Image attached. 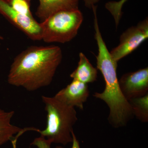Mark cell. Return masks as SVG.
Masks as SVG:
<instances>
[{
    "instance_id": "obj_1",
    "label": "cell",
    "mask_w": 148,
    "mask_h": 148,
    "mask_svg": "<svg viewBox=\"0 0 148 148\" xmlns=\"http://www.w3.org/2000/svg\"><path fill=\"white\" fill-rule=\"evenodd\" d=\"M61 48L31 46L16 56L8 76L10 84L34 91L49 85L62 61Z\"/></svg>"
},
{
    "instance_id": "obj_2",
    "label": "cell",
    "mask_w": 148,
    "mask_h": 148,
    "mask_svg": "<svg viewBox=\"0 0 148 148\" xmlns=\"http://www.w3.org/2000/svg\"><path fill=\"white\" fill-rule=\"evenodd\" d=\"M95 38L98 47L96 56L97 69L103 75L106 87L102 92H96L95 98L104 101L110 110L109 122L113 127H119L127 125L133 117L131 106L123 95L117 75V63L112 58L106 44L98 25L97 13H94Z\"/></svg>"
},
{
    "instance_id": "obj_3",
    "label": "cell",
    "mask_w": 148,
    "mask_h": 148,
    "mask_svg": "<svg viewBox=\"0 0 148 148\" xmlns=\"http://www.w3.org/2000/svg\"><path fill=\"white\" fill-rule=\"evenodd\" d=\"M47 114V126L38 132L51 144L66 145L73 142L72 132L77 121L75 108L67 106L54 97L42 95Z\"/></svg>"
},
{
    "instance_id": "obj_4",
    "label": "cell",
    "mask_w": 148,
    "mask_h": 148,
    "mask_svg": "<svg viewBox=\"0 0 148 148\" xmlns=\"http://www.w3.org/2000/svg\"><path fill=\"white\" fill-rule=\"evenodd\" d=\"M84 17L79 10H62L41 22L42 40L46 43H65L76 36Z\"/></svg>"
},
{
    "instance_id": "obj_5",
    "label": "cell",
    "mask_w": 148,
    "mask_h": 148,
    "mask_svg": "<svg viewBox=\"0 0 148 148\" xmlns=\"http://www.w3.org/2000/svg\"><path fill=\"white\" fill-rule=\"evenodd\" d=\"M148 38L147 17L137 25L130 27L121 35L119 43L113 49L110 55L118 63L122 58L133 52Z\"/></svg>"
},
{
    "instance_id": "obj_6",
    "label": "cell",
    "mask_w": 148,
    "mask_h": 148,
    "mask_svg": "<svg viewBox=\"0 0 148 148\" xmlns=\"http://www.w3.org/2000/svg\"><path fill=\"white\" fill-rule=\"evenodd\" d=\"M0 14L11 24L24 32L30 39L34 41L42 40L40 23L33 16L19 13L12 8L6 0H0Z\"/></svg>"
},
{
    "instance_id": "obj_7",
    "label": "cell",
    "mask_w": 148,
    "mask_h": 148,
    "mask_svg": "<svg viewBox=\"0 0 148 148\" xmlns=\"http://www.w3.org/2000/svg\"><path fill=\"white\" fill-rule=\"evenodd\" d=\"M123 95L127 101L148 94V68L123 75L119 80Z\"/></svg>"
},
{
    "instance_id": "obj_8",
    "label": "cell",
    "mask_w": 148,
    "mask_h": 148,
    "mask_svg": "<svg viewBox=\"0 0 148 148\" xmlns=\"http://www.w3.org/2000/svg\"><path fill=\"white\" fill-rule=\"evenodd\" d=\"M89 95L88 84L73 79L70 84L59 90L54 97L67 106L83 110L84 104Z\"/></svg>"
},
{
    "instance_id": "obj_9",
    "label": "cell",
    "mask_w": 148,
    "mask_h": 148,
    "mask_svg": "<svg viewBox=\"0 0 148 148\" xmlns=\"http://www.w3.org/2000/svg\"><path fill=\"white\" fill-rule=\"evenodd\" d=\"M79 0H39V5L36 12V16L41 22L49 16L62 10L79 9Z\"/></svg>"
},
{
    "instance_id": "obj_10",
    "label": "cell",
    "mask_w": 148,
    "mask_h": 148,
    "mask_svg": "<svg viewBox=\"0 0 148 148\" xmlns=\"http://www.w3.org/2000/svg\"><path fill=\"white\" fill-rule=\"evenodd\" d=\"M76 69L70 75L73 79L88 84L94 82L98 77V69L92 66L84 53L80 52Z\"/></svg>"
},
{
    "instance_id": "obj_11",
    "label": "cell",
    "mask_w": 148,
    "mask_h": 148,
    "mask_svg": "<svg viewBox=\"0 0 148 148\" xmlns=\"http://www.w3.org/2000/svg\"><path fill=\"white\" fill-rule=\"evenodd\" d=\"M14 114V111H5L0 109V147L11 141L14 138V135L27 129L13 125L11 120Z\"/></svg>"
},
{
    "instance_id": "obj_12",
    "label": "cell",
    "mask_w": 148,
    "mask_h": 148,
    "mask_svg": "<svg viewBox=\"0 0 148 148\" xmlns=\"http://www.w3.org/2000/svg\"><path fill=\"white\" fill-rule=\"evenodd\" d=\"M133 116L142 122L148 121V94L128 101Z\"/></svg>"
},
{
    "instance_id": "obj_13",
    "label": "cell",
    "mask_w": 148,
    "mask_h": 148,
    "mask_svg": "<svg viewBox=\"0 0 148 148\" xmlns=\"http://www.w3.org/2000/svg\"><path fill=\"white\" fill-rule=\"evenodd\" d=\"M127 0H120L118 1H110L106 3L105 7L113 16L116 27L118 26L122 14V8Z\"/></svg>"
},
{
    "instance_id": "obj_14",
    "label": "cell",
    "mask_w": 148,
    "mask_h": 148,
    "mask_svg": "<svg viewBox=\"0 0 148 148\" xmlns=\"http://www.w3.org/2000/svg\"><path fill=\"white\" fill-rule=\"evenodd\" d=\"M14 10L24 15L32 17L31 12V0H6Z\"/></svg>"
},
{
    "instance_id": "obj_15",
    "label": "cell",
    "mask_w": 148,
    "mask_h": 148,
    "mask_svg": "<svg viewBox=\"0 0 148 148\" xmlns=\"http://www.w3.org/2000/svg\"><path fill=\"white\" fill-rule=\"evenodd\" d=\"M51 144L48 140L40 136L38 138H35L31 145L36 146L38 148H51Z\"/></svg>"
},
{
    "instance_id": "obj_16",
    "label": "cell",
    "mask_w": 148,
    "mask_h": 148,
    "mask_svg": "<svg viewBox=\"0 0 148 148\" xmlns=\"http://www.w3.org/2000/svg\"><path fill=\"white\" fill-rule=\"evenodd\" d=\"M72 137H73V145H72V148H80V147L79 143L78 140H77L76 137L75 135V133L73 132V130L72 132ZM56 148H63L61 147L58 146L56 147Z\"/></svg>"
},
{
    "instance_id": "obj_17",
    "label": "cell",
    "mask_w": 148,
    "mask_h": 148,
    "mask_svg": "<svg viewBox=\"0 0 148 148\" xmlns=\"http://www.w3.org/2000/svg\"><path fill=\"white\" fill-rule=\"evenodd\" d=\"M84 2L85 5L87 8L92 9V7L99 2L101 0H83Z\"/></svg>"
},
{
    "instance_id": "obj_18",
    "label": "cell",
    "mask_w": 148,
    "mask_h": 148,
    "mask_svg": "<svg viewBox=\"0 0 148 148\" xmlns=\"http://www.w3.org/2000/svg\"><path fill=\"white\" fill-rule=\"evenodd\" d=\"M3 39V37H2L1 36H0V40Z\"/></svg>"
}]
</instances>
